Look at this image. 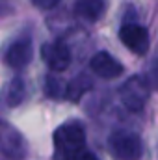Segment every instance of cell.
<instances>
[{
    "label": "cell",
    "mask_w": 158,
    "mask_h": 160,
    "mask_svg": "<svg viewBox=\"0 0 158 160\" xmlns=\"http://www.w3.org/2000/svg\"><path fill=\"white\" fill-rule=\"evenodd\" d=\"M54 160H73L86 147V128L80 121H67L54 132Z\"/></svg>",
    "instance_id": "cell-1"
},
{
    "label": "cell",
    "mask_w": 158,
    "mask_h": 160,
    "mask_svg": "<svg viewBox=\"0 0 158 160\" xmlns=\"http://www.w3.org/2000/svg\"><path fill=\"white\" fill-rule=\"evenodd\" d=\"M108 151L116 160H140L143 143L140 136L130 130H114L108 138Z\"/></svg>",
    "instance_id": "cell-2"
},
{
    "label": "cell",
    "mask_w": 158,
    "mask_h": 160,
    "mask_svg": "<svg viewBox=\"0 0 158 160\" xmlns=\"http://www.w3.org/2000/svg\"><path fill=\"white\" fill-rule=\"evenodd\" d=\"M151 86L145 77H130L126 80L121 89H119V97L121 102L125 104L126 110L130 112H141L151 97Z\"/></svg>",
    "instance_id": "cell-3"
},
{
    "label": "cell",
    "mask_w": 158,
    "mask_h": 160,
    "mask_svg": "<svg viewBox=\"0 0 158 160\" xmlns=\"http://www.w3.org/2000/svg\"><path fill=\"white\" fill-rule=\"evenodd\" d=\"M0 153L11 160H24L28 155V143L24 136L6 121H0Z\"/></svg>",
    "instance_id": "cell-4"
},
{
    "label": "cell",
    "mask_w": 158,
    "mask_h": 160,
    "mask_svg": "<svg viewBox=\"0 0 158 160\" xmlns=\"http://www.w3.org/2000/svg\"><path fill=\"white\" fill-rule=\"evenodd\" d=\"M32 58H34V45H32V39L28 36L17 38L7 47V50L4 54L6 65L11 67V69H17V71L24 69L32 62Z\"/></svg>",
    "instance_id": "cell-5"
},
{
    "label": "cell",
    "mask_w": 158,
    "mask_h": 160,
    "mask_svg": "<svg viewBox=\"0 0 158 160\" xmlns=\"http://www.w3.org/2000/svg\"><path fill=\"white\" fill-rule=\"evenodd\" d=\"M119 39L130 52L138 56H143L149 50V32L141 24H136V22L123 24L119 30Z\"/></svg>",
    "instance_id": "cell-6"
},
{
    "label": "cell",
    "mask_w": 158,
    "mask_h": 160,
    "mask_svg": "<svg viewBox=\"0 0 158 160\" xmlns=\"http://www.w3.org/2000/svg\"><path fill=\"white\" fill-rule=\"evenodd\" d=\"M41 56H43V62L48 65V69L54 73H62L71 65V50L63 41L45 43L41 47Z\"/></svg>",
    "instance_id": "cell-7"
},
{
    "label": "cell",
    "mask_w": 158,
    "mask_h": 160,
    "mask_svg": "<svg viewBox=\"0 0 158 160\" xmlns=\"http://www.w3.org/2000/svg\"><path fill=\"white\" fill-rule=\"evenodd\" d=\"M89 67H91V71H93L97 77L106 78V80L117 78V77L123 75V71H125V67L119 63L117 60H116L112 54L104 52V50H102V52H97V54L91 58Z\"/></svg>",
    "instance_id": "cell-8"
},
{
    "label": "cell",
    "mask_w": 158,
    "mask_h": 160,
    "mask_svg": "<svg viewBox=\"0 0 158 160\" xmlns=\"http://www.w3.org/2000/svg\"><path fill=\"white\" fill-rule=\"evenodd\" d=\"M106 11V0H77L75 2V15L87 21V22H97Z\"/></svg>",
    "instance_id": "cell-9"
},
{
    "label": "cell",
    "mask_w": 158,
    "mask_h": 160,
    "mask_svg": "<svg viewBox=\"0 0 158 160\" xmlns=\"http://www.w3.org/2000/svg\"><path fill=\"white\" fill-rule=\"evenodd\" d=\"M24 97H26V84H24V80L19 78V77L9 80V84L4 89V102L7 106L15 108V106H19L24 101Z\"/></svg>",
    "instance_id": "cell-10"
},
{
    "label": "cell",
    "mask_w": 158,
    "mask_h": 160,
    "mask_svg": "<svg viewBox=\"0 0 158 160\" xmlns=\"http://www.w3.org/2000/svg\"><path fill=\"white\" fill-rule=\"evenodd\" d=\"M91 88H93L91 78L86 77V75H78L77 78H73L67 84V88H65V99H69L73 102H78L80 99H82V95L86 91H89Z\"/></svg>",
    "instance_id": "cell-11"
},
{
    "label": "cell",
    "mask_w": 158,
    "mask_h": 160,
    "mask_svg": "<svg viewBox=\"0 0 158 160\" xmlns=\"http://www.w3.org/2000/svg\"><path fill=\"white\" fill-rule=\"evenodd\" d=\"M45 93L52 99H60V97H65V91L62 89V84L60 80L52 75H48L47 80H45Z\"/></svg>",
    "instance_id": "cell-12"
},
{
    "label": "cell",
    "mask_w": 158,
    "mask_h": 160,
    "mask_svg": "<svg viewBox=\"0 0 158 160\" xmlns=\"http://www.w3.org/2000/svg\"><path fill=\"white\" fill-rule=\"evenodd\" d=\"M147 82H149V86H151V89H155L158 91V60L149 67V73H147Z\"/></svg>",
    "instance_id": "cell-13"
},
{
    "label": "cell",
    "mask_w": 158,
    "mask_h": 160,
    "mask_svg": "<svg viewBox=\"0 0 158 160\" xmlns=\"http://www.w3.org/2000/svg\"><path fill=\"white\" fill-rule=\"evenodd\" d=\"M60 2H62V0H32V4H34L36 8H39V9H52V8H56Z\"/></svg>",
    "instance_id": "cell-14"
},
{
    "label": "cell",
    "mask_w": 158,
    "mask_h": 160,
    "mask_svg": "<svg viewBox=\"0 0 158 160\" xmlns=\"http://www.w3.org/2000/svg\"><path fill=\"white\" fill-rule=\"evenodd\" d=\"M73 160H99V158H97L91 151H86V149H84V151H80V153Z\"/></svg>",
    "instance_id": "cell-15"
}]
</instances>
